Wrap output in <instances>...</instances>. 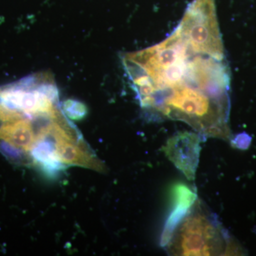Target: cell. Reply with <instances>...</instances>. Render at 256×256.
Segmentation results:
<instances>
[{
    "mask_svg": "<svg viewBox=\"0 0 256 256\" xmlns=\"http://www.w3.org/2000/svg\"><path fill=\"white\" fill-rule=\"evenodd\" d=\"M122 62L141 106L148 111L190 90L220 97L214 60L194 50L178 30L156 46L126 54Z\"/></svg>",
    "mask_w": 256,
    "mask_h": 256,
    "instance_id": "cell-1",
    "label": "cell"
},
{
    "mask_svg": "<svg viewBox=\"0 0 256 256\" xmlns=\"http://www.w3.org/2000/svg\"><path fill=\"white\" fill-rule=\"evenodd\" d=\"M226 232L200 200H196L172 232L166 244L172 256H222L233 248Z\"/></svg>",
    "mask_w": 256,
    "mask_h": 256,
    "instance_id": "cell-2",
    "label": "cell"
},
{
    "mask_svg": "<svg viewBox=\"0 0 256 256\" xmlns=\"http://www.w3.org/2000/svg\"><path fill=\"white\" fill-rule=\"evenodd\" d=\"M176 30L194 50L225 58L215 0H193Z\"/></svg>",
    "mask_w": 256,
    "mask_h": 256,
    "instance_id": "cell-3",
    "label": "cell"
},
{
    "mask_svg": "<svg viewBox=\"0 0 256 256\" xmlns=\"http://www.w3.org/2000/svg\"><path fill=\"white\" fill-rule=\"evenodd\" d=\"M200 142L194 133L182 132L170 139L165 148L166 156L190 180L194 178L198 164Z\"/></svg>",
    "mask_w": 256,
    "mask_h": 256,
    "instance_id": "cell-4",
    "label": "cell"
},
{
    "mask_svg": "<svg viewBox=\"0 0 256 256\" xmlns=\"http://www.w3.org/2000/svg\"><path fill=\"white\" fill-rule=\"evenodd\" d=\"M64 114L68 117V118L73 120H80L88 114V108L85 104L80 101L68 99L64 101L62 106Z\"/></svg>",
    "mask_w": 256,
    "mask_h": 256,
    "instance_id": "cell-5",
    "label": "cell"
}]
</instances>
